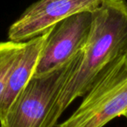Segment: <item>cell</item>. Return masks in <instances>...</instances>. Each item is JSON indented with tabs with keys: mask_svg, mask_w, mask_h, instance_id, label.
<instances>
[{
	"mask_svg": "<svg viewBox=\"0 0 127 127\" xmlns=\"http://www.w3.org/2000/svg\"><path fill=\"white\" fill-rule=\"evenodd\" d=\"M126 55L127 0H102L92 11L90 32L82 56L58 93L46 127H54L70 104L85 96L109 66Z\"/></svg>",
	"mask_w": 127,
	"mask_h": 127,
	"instance_id": "1",
	"label": "cell"
},
{
	"mask_svg": "<svg viewBox=\"0 0 127 127\" xmlns=\"http://www.w3.org/2000/svg\"><path fill=\"white\" fill-rule=\"evenodd\" d=\"M127 111V55L104 71L78 109L58 127H104Z\"/></svg>",
	"mask_w": 127,
	"mask_h": 127,
	"instance_id": "2",
	"label": "cell"
},
{
	"mask_svg": "<svg viewBox=\"0 0 127 127\" xmlns=\"http://www.w3.org/2000/svg\"><path fill=\"white\" fill-rule=\"evenodd\" d=\"M81 56L82 51L54 71L32 76L0 120V127H46L50 111Z\"/></svg>",
	"mask_w": 127,
	"mask_h": 127,
	"instance_id": "3",
	"label": "cell"
},
{
	"mask_svg": "<svg viewBox=\"0 0 127 127\" xmlns=\"http://www.w3.org/2000/svg\"><path fill=\"white\" fill-rule=\"evenodd\" d=\"M92 12L83 11L50 28L33 76H42L60 67L83 51L88 38Z\"/></svg>",
	"mask_w": 127,
	"mask_h": 127,
	"instance_id": "4",
	"label": "cell"
},
{
	"mask_svg": "<svg viewBox=\"0 0 127 127\" xmlns=\"http://www.w3.org/2000/svg\"><path fill=\"white\" fill-rule=\"evenodd\" d=\"M102 0H41L30 5L10 26L8 38L25 42L45 32L61 20L83 11L92 12Z\"/></svg>",
	"mask_w": 127,
	"mask_h": 127,
	"instance_id": "5",
	"label": "cell"
},
{
	"mask_svg": "<svg viewBox=\"0 0 127 127\" xmlns=\"http://www.w3.org/2000/svg\"><path fill=\"white\" fill-rule=\"evenodd\" d=\"M49 31L50 28L41 35L25 42L0 101V120L5 116L11 104L33 76Z\"/></svg>",
	"mask_w": 127,
	"mask_h": 127,
	"instance_id": "6",
	"label": "cell"
},
{
	"mask_svg": "<svg viewBox=\"0 0 127 127\" xmlns=\"http://www.w3.org/2000/svg\"><path fill=\"white\" fill-rule=\"evenodd\" d=\"M25 42H0V101L5 91L10 74L19 57Z\"/></svg>",
	"mask_w": 127,
	"mask_h": 127,
	"instance_id": "7",
	"label": "cell"
},
{
	"mask_svg": "<svg viewBox=\"0 0 127 127\" xmlns=\"http://www.w3.org/2000/svg\"><path fill=\"white\" fill-rule=\"evenodd\" d=\"M123 116L125 117V118H126V120H127V111H125V112L123 113Z\"/></svg>",
	"mask_w": 127,
	"mask_h": 127,
	"instance_id": "8",
	"label": "cell"
},
{
	"mask_svg": "<svg viewBox=\"0 0 127 127\" xmlns=\"http://www.w3.org/2000/svg\"><path fill=\"white\" fill-rule=\"evenodd\" d=\"M41 1H43V2H47V1H51V0H41Z\"/></svg>",
	"mask_w": 127,
	"mask_h": 127,
	"instance_id": "9",
	"label": "cell"
}]
</instances>
